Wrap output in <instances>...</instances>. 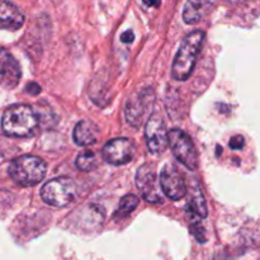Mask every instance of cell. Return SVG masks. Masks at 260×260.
Wrapping results in <instances>:
<instances>
[{
    "mask_svg": "<svg viewBox=\"0 0 260 260\" xmlns=\"http://www.w3.org/2000/svg\"><path fill=\"white\" fill-rule=\"evenodd\" d=\"M76 168L81 172H91L98 167V160L94 152L85 151L81 152L78 157H76Z\"/></svg>",
    "mask_w": 260,
    "mask_h": 260,
    "instance_id": "obj_17",
    "label": "cell"
},
{
    "mask_svg": "<svg viewBox=\"0 0 260 260\" xmlns=\"http://www.w3.org/2000/svg\"><path fill=\"white\" fill-rule=\"evenodd\" d=\"M190 231H192L194 238L197 239L200 243H206V241H207V238H206V231L205 229L202 228V225L194 222L192 226H190Z\"/></svg>",
    "mask_w": 260,
    "mask_h": 260,
    "instance_id": "obj_18",
    "label": "cell"
},
{
    "mask_svg": "<svg viewBox=\"0 0 260 260\" xmlns=\"http://www.w3.org/2000/svg\"><path fill=\"white\" fill-rule=\"evenodd\" d=\"M136 187L142 198L150 203H160L162 201V188L157 179L155 167L150 162L139 168L136 173Z\"/></svg>",
    "mask_w": 260,
    "mask_h": 260,
    "instance_id": "obj_6",
    "label": "cell"
},
{
    "mask_svg": "<svg viewBox=\"0 0 260 260\" xmlns=\"http://www.w3.org/2000/svg\"><path fill=\"white\" fill-rule=\"evenodd\" d=\"M139 203H140V200L135 194L124 196V197L119 201L118 208H117L114 217L116 218L127 217V216H129L135 210H136Z\"/></svg>",
    "mask_w": 260,
    "mask_h": 260,
    "instance_id": "obj_16",
    "label": "cell"
},
{
    "mask_svg": "<svg viewBox=\"0 0 260 260\" xmlns=\"http://www.w3.org/2000/svg\"><path fill=\"white\" fill-rule=\"evenodd\" d=\"M203 40H205V33L202 30H194L184 38L173 62V79L178 81H184L192 75Z\"/></svg>",
    "mask_w": 260,
    "mask_h": 260,
    "instance_id": "obj_2",
    "label": "cell"
},
{
    "mask_svg": "<svg viewBox=\"0 0 260 260\" xmlns=\"http://www.w3.org/2000/svg\"><path fill=\"white\" fill-rule=\"evenodd\" d=\"M134 37H135L134 32L129 29V30H126V32L121 36V41L124 43H131L132 41H134Z\"/></svg>",
    "mask_w": 260,
    "mask_h": 260,
    "instance_id": "obj_21",
    "label": "cell"
},
{
    "mask_svg": "<svg viewBox=\"0 0 260 260\" xmlns=\"http://www.w3.org/2000/svg\"><path fill=\"white\" fill-rule=\"evenodd\" d=\"M229 146H230L231 150H241L244 146H245V139L240 135H236L229 142Z\"/></svg>",
    "mask_w": 260,
    "mask_h": 260,
    "instance_id": "obj_19",
    "label": "cell"
},
{
    "mask_svg": "<svg viewBox=\"0 0 260 260\" xmlns=\"http://www.w3.org/2000/svg\"><path fill=\"white\" fill-rule=\"evenodd\" d=\"M145 5L152 8H159L160 4H161V0H142Z\"/></svg>",
    "mask_w": 260,
    "mask_h": 260,
    "instance_id": "obj_22",
    "label": "cell"
},
{
    "mask_svg": "<svg viewBox=\"0 0 260 260\" xmlns=\"http://www.w3.org/2000/svg\"><path fill=\"white\" fill-rule=\"evenodd\" d=\"M160 184L164 194L172 201L182 200L187 193L184 177L179 169L170 162H168L160 173Z\"/></svg>",
    "mask_w": 260,
    "mask_h": 260,
    "instance_id": "obj_8",
    "label": "cell"
},
{
    "mask_svg": "<svg viewBox=\"0 0 260 260\" xmlns=\"http://www.w3.org/2000/svg\"><path fill=\"white\" fill-rule=\"evenodd\" d=\"M41 197L53 207H65L76 197V184L70 178H56L46 183L41 189Z\"/></svg>",
    "mask_w": 260,
    "mask_h": 260,
    "instance_id": "obj_4",
    "label": "cell"
},
{
    "mask_svg": "<svg viewBox=\"0 0 260 260\" xmlns=\"http://www.w3.org/2000/svg\"><path fill=\"white\" fill-rule=\"evenodd\" d=\"M213 5V0H187L183 9V20L187 24H196L206 17Z\"/></svg>",
    "mask_w": 260,
    "mask_h": 260,
    "instance_id": "obj_13",
    "label": "cell"
},
{
    "mask_svg": "<svg viewBox=\"0 0 260 260\" xmlns=\"http://www.w3.org/2000/svg\"><path fill=\"white\" fill-rule=\"evenodd\" d=\"M38 116L25 104H15L8 107L2 117V128L7 136L29 137L37 129Z\"/></svg>",
    "mask_w": 260,
    "mask_h": 260,
    "instance_id": "obj_1",
    "label": "cell"
},
{
    "mask_svg": "<svg viewBox=\"0 0 260 260\" xmlns=\"http://www.w3.org/2000/svg\"><path fill=\"white\" fill-rule=\"evenodd\" d=\"M0 66H2V76H0L2 86L7 89H14L19 83L22 71L18 61L5 48H3L0 55Z\"/></svg>",
    "mask_w": 260,
    "mask_h": 260,
    "instance_id": "obj_10",
    "label": "cell"
},
{
    "mask_svg": "<svg viewBox=\"0 0 260 260\" xmlns=\"http://www.w3.org/2000/svg\"><path fill=\"white\" fill-rule=\"evenodd\" d=\"M169 146L178 161L189 170L198 169V154L192 139L183 129L174 128L169 131Z\"/></svg>",
    "mask_w": 260,
    "mask_h": 260,
    "instance_id": "obj_5",
    "label": "cell"
},
{
    "mask_svg": "<svg viewBox=\"0 0 260 260\" xmlns=\"http://www.w3.org/2000/svg\"><path fill=\"white\" fill-rule=\"evenodd\" d=\"M74 141L79 146H90L95 144L99 137V128L94 122L89 119H83L78 122L74 128Z\"/></svg>",
    "mask_w": 260,
    "mask_h": 260,
    "instance_id": "obj_12",
    "label": "cell"
},
{
    "mask_svg": "<svg viewBox=\"0 0 260 260\" xmlns=\"http://www.w3.org/2000/svg\"><path fill=\"white\" fill-rule=\"evenodd\" d=\"M24 23L22 10L8 0H3L0 5V25L3 29L18 30Z\"/></svg>",
    "mask_w": 260,
    "mask_h": 260,
    "instance_id": "obj_11",
    "label": "cell"
},
{
    "mask_svg": "<svg viewBox=\"0 0 260 260\" xmlns=\"http://www.w3.org/2000/svg\"><path fill=\"white\" fill-rule=\"evenodd\" d=\"M145 107L146 106L144 104V99L142 98L129 99L126 108V117L128 123L135 124V126L139 124L140 118H141L145 113Z\"/></svg>",
    "mask_w": 260,
    "mask_h": 260,
    "instance_id": "obj_15",
    "label": "cell"
},
{
    "mask_svg": "<svg viewBox=\"0 0 260 260\" xmlns=\"http://www.w3.org/2000/svg\"><path fill=\"white\" fill-rule=\"evenodd\" d=\"M8 173L15 184L20 187H32L46 177L47 165L41 157L35 155H23L10 162Z\"/></svg>",
    "mask_w": 260,
    "mask_h": 260,
    "instance_id": "obj_3",
    "label": "cell"
},
{
    "mask_svg": "<svg viewBox=\"0 0 260 260\" xmlns=\"http://www.w3.org/2000/svg\"><path fill=\"white\" fill-rule=\"evenodd\" d=\"M145 137L149 151L151 154H161L169 146V132L167 131L165 122L159 114H152L146 123Z\"/></svg>",
    "mask_w": 260,
    "mask_h": 260,
    "instance_id": "obj_7",
    "label": "cell"
},
{
    "mask_svg": "<svg viewBox=\"0 0 260 260\" xmlns=\"http://www.w3.org/2000/svg\"><path fill=\"white\" fill-rule=\"evenodd\" d=\"M188 211L192 213L193 216L198 218H206L207 217V205H206L205 196L201 192L200 185L196 184V188L190 190L189 194V201H188L187 206Z\"/></svg>",
    "mask_w": 260,
    "mask_h": 260,
    "instance_id": "obj_14",
    "label": "cell"
},
{
    "mask_svg": "<svg viewBox=\"0 0 260 260\" xmlns=\"http://www.w3.org/2000/svg\"><path fill=\"white\" fill-rule=\"evenodd\" d=\"M25 91L29 94H32V95H38L41 91V88L36 83H30L25 86Z\"/></svg>",
    "mask_w": 260,
    "mask_h": 260,
    "instance_id": "obj_20",
    "label": "cell"
},
{
    "mask_svg": "<svg viewBox=\"0 0 260 260\" xmlns=\"http://www.w3.org/2000/svg\"><path fill=\"white\" fill-rule=\"evenodd\" d=\"M102 156L108 164H127L135 156V144L126 137L111 140L104 145L103 150H102Z\"/></svg>",
    "mask_w": 260,
    "mask_h": 260,
    "instance_id": "obj_9",
    "label": "cell"
}]
</instances>
